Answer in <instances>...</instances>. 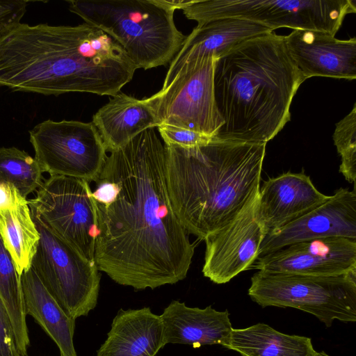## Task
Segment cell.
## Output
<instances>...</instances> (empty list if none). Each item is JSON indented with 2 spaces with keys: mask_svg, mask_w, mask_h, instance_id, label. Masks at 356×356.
Segmentation results:
<instances>
[{
  "mask_svg": "<svg viewBox=\"0 0 356 356\" xmlns=\"http://www.w3.org/2000/svg\"><path fill=\"white\" fill-rule=\"evenodd\" d=\"M334 143L341 158L339 172L349 182L356 177V104L352 111L336 124Z\"/></svg>",
  "mask_w": 356,
  "mask_h": 356,
  "instance_id": "484cf974",
  "label": "cell"
},
{
  "mask_svg": "<svg viewBox=\"0 0 356 356\" xmlns=\"http://www.w3.org/2000/svg\"><path fill=\"white\" fill-rule=\"evenodd\" d=\"M216 59L204 56L188 61L168 86L145 98L161 125L188 129L213 138L217 135L223 120L215 99Z\"/></svg>",
  "mask_w": 356,
  "mask_h": 356,
  "instance_id": "9c48e42d",
  "label": "cell"
},
{
  "mask_svg": "<svg viewBox=\"0 0 356 356\" xmlns=\"http://www.w3.org/2000/svg\"><path fill=\"white\" fill-rule=\"evenodd\" d=\"M29 1L0 0V38L21 23Z\"/></svg>",
  "mask_w": 356,
  "mask_h": 356,
  "instance_id": "83f0119b",
  "label": "cell"
},
{
  "mask_svg": "<svg viewBox=\"0 0 356 356\" xmlns=\"http://www.w3.org/2000/svg\"><path fill=\"white\" fill-rule=\"evenodd\" d=\"M165 144L183 147H193L204 145L213 138L194 131L175 127L161 125L157 127Z\"/></svg>",
  "mask_w": 356,
  "mask_h": 356,
  "instance_id": "4316f807",
  "label": "cell"
},
{
  "mask_svg": "<svg viewBox=\"0 0 356 356\" xmlns=\"http://www.w3.org/2000/svg\"><path fill=\"white\" fill-rule=\"evenodd\" d=\"M29 208L40 234L31 268L69 317L76 321L87 316L99 296L100 274L95 261L88 259Z\"/></svg>",
  "mask_w": 356,
  "mask_h": 356,
  "instance_id": "ba28073f",
  "label": "cell"
},
{
  "mask_svg": "<svg viewBox=\"0 0 356 356\" xmlns=\"http://www.w3.org/2000/svg\"><path fill=\"white\" fill-rule=\"evenodd\" d=\"M197 24L220 18H236L264 25L272 31L286 27L335 35L350 13L354 0H190L181 9Z\"/></svg>",
  "mask_w": 356,
  "mask_h": 356,
  "instance_id": "52a82bcc",
  "label": "cell"
},
{
  "mask_svg": "<svg viewBox=\"0 0 356 356\" xmlns=\"http://www.w3.org/2000/svg\"><path fill=\"white\" fill-rule=\"evenodd\" d=\"M35 158L43 172L96 181L106 149L95 124L47 120L29 130Z\"/></svg>",
  "mask_w": 356,
  "mask_h": 356,
  "instance_id": "30bf717a",
  "label": "cell"
},
{
  "mask_svg": "<svg viewBox=\"0 0 356 356\" xmlns=\"http://www.w3.org/2000/svg\"><path fill=\"white\" fill-rule=\"evenodd\" d=\"M314 356H330L327 354H326L325 352H316Z\"/></svg>",
  "mask_w": 356,
  "mask_h": 356,
  "instance_id": "4dcf8cb0",
  "label": "cell"
},
{
  "mask_svg": "<svg viewBox=\"0 0 356 356\" xmlns=\"http://www.w3.org/2000/svg\"><path fill=\"white\" fill-rule=\"evenodd\" d=\"M243 356H314L310 338L289 335L259 323L245 328H233L223 346Z\"/></svg>",
  "mask_w": 356,
  "mask_h": 356,
  "instance_id": "7402d4cb",
  "label": "cell"
},
{
  "mask_svg": "<svg viewBox=\"0 0 356 356\" xmlns=\"http://www.w3.org/2000/svg\"><path fill=\"white\" fill-rule=\"evenodd\" d=\"M136 69L116 41L86 23H20L0 38V86L15 91L113 96Z\"/></svg>",
  "mask_w": 356,
  "mask_h": 356,
  "instance_id": "7a4b0ae2",
  "label": "cell"
},
{
  "mask_svg": "<svg viewBox=\"0 0 356 356\" xmlns=\"http://www.w3.org/2000/svg\"><path fill=\"white\" fill-rule=\"evenodd\" d=\"M269 28L245 19L220 18L197 24L170 64L162 88L168 86L181 67L200 56L218 58L238 44L273 32Z\"/></svg>",
  "mask_w": 356,
  "mask_h": 356,
  "instance_id": "e0dca14e",
  "label": "cell"
},
{
  "mask_svg": "<svg viewBox=\"0 0 356 356\" xmlns=\"http://www.w3.org/2000/svg\"><path fill=\"white\" fill-rule=\"evenodd\" d=\"M252 266L270 273L317 276L345 274L356 269V239L325 237L292 243L257 257Z\"/></svg>",
  "mask_w": 356,
  "mask_h": 356,
  "instance_id": "4fadbf2b",
  "label": "cell"
},
{
  "mask_svg": "<svg viewBox=\"0 0 356 356\" xmlns=\"http://www.w3.org/2000/svg\"><path fill=\"white\" fill-rule=\"evenodd\" d=\"M325 237L356 239L355 190L341 188L325 203L280 229L268 233L261 244L259 257L292 243Z\"/></svg>",
  "mask_w": 356,
  "mask_h": 356,
  "instance_id": "5bb4252c",
  "label": "cell"
},
{
  "mask_svg": "<svg viewBox=\"0 0 356 356\" xmlns=\"http://www.w3.org/2000/svg\"><path fill=\"white\" fill-rule=\"evenodd\" d=\"M26 315L32 316L58 346L60 356H77L75 320L69 317L30 267L20 275Z\"/></svg>",
  "mask_w": 356,
  "mask_h": 356,
  "instance_id": "44dd1931",
  "label": "cell"
},
{
  "mask_svg": "<svg viewBox=\"0 0 356 356\" xmlns=\"http://www.w3.org/2000/svg\"><path fill=\"white\" fill-rule=\"evenodd\" d=\"M27 356V355H26Z\"/></svg>",
  "mask_w": 356,
  "mask_h": 356,
  "instance_id": "1f68e13d",
  "label": "cell"
},
{
  "mask_svg": "<svg viewBox=\"0 0 356 356\" xmlns=\"http://www.w3.org/2000/svg\"><path fill=\"white\" fill-rule=\"evenodd\" d=\"M248 295L262 307H293L313 314L326 327L334 320L356 321V269L332 276L258 270Z\"/></svg>",
  "mask_w": 356,
  "mask_h": 356,
  "instance_id": "8992f818",
  "label": "cell"
},
{
  "mask_svg": "<svg viewBox=\"0 0 356 356\" xmlns=\"http://www.w3.org/2000/svg\"><path fill=\"white\" fill-rule=\"evenodd\" d=\"M305 81L283 35L248 40L215 60L214 94L223 125L220 140L266 144L291 120L290 106Z\"/></svg>",
  "mask_w": 356,
  "mask_h": 356,
  "instance_id": "3957f363",
  "label": "cell"
},
{
  "mask_svg": "<svg viewBox=\"0 0 356 356\" xmlns=\"http://www.w3.org/2000/svg\"><path fill=\"white\" fill-rule=\"evenodd\" d=\"M96 127L107 151L123 146L148 129L161 125L153 108L145 99H138L118 92L93 115Z\"/></svg>",
  "mask_w": 356,
  "mask_h": 356,
  "instance_id": "ffe728a7",
  "label": "cell"
},
{
  "mask_svg": "<svg viewBox=\"0 0 356 356\" xmlns=\"http://www.w3.org/2000/svg\"><path fill=\"white\" fill-rule=\"evenodd\" d=\"M100 175L116 184L117 193L108 204L95 202L98 269L135 290L184 280L195 245L172 205L165 147L154 129L110 152Z\"/></svg>",
  "mask_w": 356,
  "mask_h": 356,
  "instance_id": "6da1fadb",
  "label": "cell"
},
{
  "mask_svg": "<svg viewBox=\"0 0 356 356\" xmlns=\"http://www.w3.org/2000/svg\"><path fill=\"white\" fill-rule=\"evenodd\" d=\"M0 299L9 316L17 351L19 355L26 356L30 340L20 275L17 271L11 256L5 248L1 236Z\"/></svg>",
  "mask_w": 356,
  "mask_h": 356,
  "instance_id": "cb8c5ba5",
  "label": "cell"
},
{
  "mask_svg": "<svg viewBox=\"0 0 356 356\" xmlns=\"http://www.w3.org/2000/svg\"><path fill=\"white\" fill-rule=\"evenodd\" d=\"M28 203L19 191L8 183L0 184V211L15 209Z\"/></svg>",
  "mask_w": 356,
  "mask_h": 356,
  "instance_id": "f546056e",
  "label": "cell"
},
{
  "mask_svg": "<svg viewBox=\"0 0 356 356\" xmlns=\"http://www.w3.org/2000/svg\"><path fill=\"white\" fill-rule=\"evenodd\" d=\"M42 173L38 161L25 151L0 147V184L13 185L26 199L41 186Z\"/></svg>",
  "mask_w": 356,
  "mask_h": 356,
  "instance_id": "d4e9b609",
  "label": "cell"
},
{
  "mask_svg": "<svg viewBox=\"0 0 356 356\" xmlns=\"http://www.w3.org/2000/svg\"><path fill=\"white\" fill-rule=\"evenodd\" d=\"M0 236L21 275L31 267L40 239L28 203L0 211Z\"/></svg>",
  "mask_w": 356,
  "mask_h": 356,
  "instance_id": "603a6c76",
  "label": "cell"
},
{
  "mask_svg": "<svg viewBox=\"0 0 356 356\" xmlns=\"http://www.w3.org/2000/svg\"><path fill=\"white\" fill-rule=\"evenodd\" d=\"M160 316L165 345L224 346L233 329L227 310L220 312L211 306L190 307L179 300H172Z\"/></svg>",
  "mask_w": 356,
  "mask_h": 356,
  "instance_id": "ac0fdd59",
  "label": "cell"
},
{
  "mask_svg": "<svg viewBox=\"0 0 356 356\" xmlns=\"http://www.w3.org/2000/svg\"><path fill=\"white\" fill-rule=\"evenodd\" d=\"M284 39L305 81L313 76L355 79V38L339 40L325 32L296 29Z\"/></svg>",
  "mask_w": 356,
  "mask_h": 356,
  "instance_id": "9a60e30c",
  "label": "cell"
},
{
  "mask_svg": "<svg viewBox=\"0 0 356 356\" xmlns=\"http://www.w3.org/2000/svg\"><path fill=\"white\" fill-rule=\"evenodd\" d=\"M69 10L116 41L136 68L171 63L186 35L169 0L67 1Z\"/></svg>",
  "mask_w": 356,
  "mask_h": 356,
  "instance_id": "5b68a950",
  "label": "cell"
},
{
  "mask_svg": "<svg viewBox=\"0 0 356 356\" xmlns=\"http://www.w3.org/2000/svg\"><path fill=\"white\" fill-rule=\"evenodd\" d=\"M303 172H287L264 181L257 214L266 234L291 223L330 199Z\"/></svg>",
  "mask_w": 356,
  "mask_h": 356,
  "instance_id": "2e32d148",
  "label": "cell"
},
{
  "mask_svg": "<svg viewBox=\"0 0 356 356\" xmlns=\"http://www.w3.org/2000/svg\"><path fill=\"white\" fill-rule=\"evenodd\" d=\"M258 196L259 192L234 218L205 238L202 273L213 282H229L250 268L259 257L266 232L257 214Z\"/></svg>",
  "mask_w": 356,
  "mask_h": 356,
  "instance_id": "7c38bea8",
  "label": "cell"
},
{
  "mask_svg": "<svg viewBox=\"0 0 356 356\" xmlns=\"http://www.w3.org/2000/svg\"><path fill=\"white\" fill-rule=\"evenodd\" d=\"M0 356H21L8 312L0 299Z\"/></svg>",
  "mask_w": 356,
  "mask_h": 356,
  "instance_id": "f1b7e54d",
  "label": "cell"
},
{
  "mask_svg": "<svg viewBox=\"0 0 356 356\" xmlns=\"http://www.w3.org/2000/svg\"><path fill=\"white\" fill-rule=\"evenodd\" d=\"M266 146L214 138L193 147L164 145L170 199L189 234L204 240L259 192Z\"/></svg>",
  "mask_w": 356,
  "mask_h": 356,
  "instance_id": "277c9868",
  "label": "cell"
},
{
  "mask_svg": "<svg viewBox=\"0 0 356 356\" xmlns=\"http://www.w3.org/2000/svg\"><path fill=\"white\" fill-rule=\"evenodd\" d=\"M28 204L54 232L95 261L97 216L88 181L51 175Z\"/></svg>",
  "mask_w": 356,
  "mask_h": 356,
  "instance_id": "8fae6325",
  "label": "cell"
},
{
  "mask_svg": "<svg viewBox=\"0 0 356 356\" xmlns=\"http://www.w3.org/2000/svg\"><path fill=\"white\" fill-rule=\"evenodd\" d=\"M165 346L160 315L148 307L120 309L96 356H156Z\"/></svg>",
  "mask_w": 356,
  "mask_h": 356,
  "instance_id": "d6986e66",
  "label": "cell"
}]
</instances>
